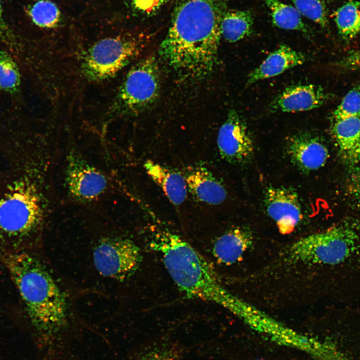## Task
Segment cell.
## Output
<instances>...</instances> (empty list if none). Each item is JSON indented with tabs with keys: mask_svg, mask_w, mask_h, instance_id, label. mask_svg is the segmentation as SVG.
I'll list each match as a JSON object with an SVG mask.
<instances>
[{
	"mask_svg": "<svg viewBox=\"0 0 360 360\" xmlns=\"http://www.w3.org/2000/svg\"><path fill=\"white\" fill-rule=\"evenodd\" d=\"M224 12L222 0L180 2L160 47L162 58L185 76H208L217 62Z\"/></svg>",
	"mask_w": 360,
	"mask_h": 360,
	"instance_id": "cell-1",
	"label": "cell"
},
{
	"mask_svg": "<svg viewBox=\"0 0 360 360\" xmlns=\"http://www.w3.org/2000/svg\"><path fill=\"white\" fill-rule=\"evenodd\" d=\"M7 269L34 326L53 332L66 322L65 298L44 266L33 254L20 253L0 258Z\"/></svg>",
	"mask_w": 360,
	"mask_h": 360,
	"instance_id": "cell-2",
	"label": "cell"
},
{
	"mask_svg": "<svg viewBox=\"0 0 360 360\" xmlns=\"http://www.w3.org/2000/svg\"><path fill=\"white\" fill-rule=\"evenodd\" d=\"M149 244L160 254L170 276L187 298L228 309L235 295L222 286L212 265L190 244L176 234L162 231Z\"/></svg>",
	"mask_w": 360,
	"mask_h": 360,
	"instance_id": "cell-3",
	"label": "cell"
},
{
	"mask_svg": "<svg viewBox=\"0 0 360 360\" xmlns=\"http://www.w3.org/2000/svg\"><path fill=\"white\" fill-rule=\"evenodd\" d=\"M0 200V258L32 253L42 219L40 199L34 188L15 184Z\"/></svg>",
	"mask_w": 360,
	"mask_h": 360,
	"instance_id": "cell-4",
	"label": "cell"
},
{
	"mask_svg": "<svg viewBox=\"0 0 360 360\" xmlns=\"http://www.w3.org/2000/svg\"><path fill=\"white\" fill-rule=\"evenodd\" d=\"M358 238L353 229L336 226L293 242L283 252L284 260L291 264H336L354 251Z\"/></svg>",
	"mask_w": 360,
	"mask_h": 360,
	"instance_id": "cell-5",
	"label": "cell"
},
{
	"mask_svg": "<svg viewBox=\"0 0 360 360\" xmlns=\"http://www.w3.org/2000/svg\"><path fill=\"white\" fill-rule=\"evenodd\" d=\"M160 92V73L154 56L138 61L121 84L112 106L116 114H136L150 107Z\"/></svg>",
	"mask_w": 360,
	"mask_h": 360,
	"instance_id": "cell-6",
	"label": "cell"
},
{
	"mask_svg": "<svg viewBox=\"0 0 360 360\" xmlns=\"http://www.w3.org/2000/svg\"><path fill=\"white\" fill-rule=\"evenodd\" d=\"M141 40L118 36L97 42L82 60L81 69L84 78L100 82L115 76L140 54L144 48Z\"/></svg>",
	"mask_w": 360,
	"mask_h": 360,
	"instance_id": "cell-7",
	"label": "cell"
},
{
	"mask_svg": "<svg viewBox=\"0 0 360 360\" xmlns=\"http://www.w3.org/2000/svg\"><path fill=\"white\" fill-rule=\"evenodd\" d=\"M93 258L100 274L116 280L132 276L142 260L139 248L132 241L120 238L102 240L94 250Z\"/></svg>",
	"mask_w": 360,
	"mask_h": 360,
	"instance_id": "cell-8",
	"label": "cell"
},
{
	"mask_svg": "<svg viewBox=\"0 0 360 360\" xmlns=\"http://www.w3.org/2000/svg\"><path fill=\"white\" fill-rule=\"evenodd\" d=\"M217 145L221 156L230 163L244 164L252 158V140L244 120L234 110L229 111L219 129Z\"/></svg>",
	"mask_w": 360,
	"mask_h": 360,
	"instance_id": "cell-9",
	"label": "cell"
},
{
	"mask_svg": "<svg viewBox=\"0 0 360 360\" xmlns=\"http://www.w3.org/2000/svg\"><path fill=\"white\" fill-rule=\"evenodd\" d=\"M66 182L70 195L77 200L86 202L101 195L108 184L102 172L75 152H71L68 156Z\"/></svg>",
	"mask_w": 360,
	"mask_h": 360,
	"instance_id": "cell-10",
	"label": "cell"
},
{
	"mask_svg": "<svg viewBox=\"0 0 360 360\" xmlns=\"http://www.w3.org/2000/svg\"><path fill=\"white\" fill-rule=\"evenodd\" d=\"M264 204L269 216L282 234L292 232L302 220L296 193L284 187L270 186L264 192Z\"/></svg>",
	"mask_w": 360,
	"mask_h": 360,
	"instance_id": "cell-11",
	"label": "cell"
},
{
	"mask_svg": "<svg viewBox=\"0 0 360 360\" xmlns=\"http://www.w3.org/2000/svg\"><path fill=\"white\" fill-rule=\"evenodd\" d=\"M287 152L292 164L304 172L321 168L328 157L326 146L308 132L292 136L288 142Z\"/></svg>",
	"mask_w": 360,
	"mask_h": 360,
	"instance_id": "cell-12",
	"label": "cell"
},
{
	"mask_svg": "<svg viewBox=\"0 0 360 360\" xmlns=\"http://www.w3.org/2000/svg\"><path fill=\"white\" fill-rule=\"evenodd\" d=\"M329 98L320 86L314 84L294 85L288 87L270 105L272 110L284 112L308 110L320 107Z\"/></svg>",
	"mask_w": 360,
	"mask_h": 360,
	"instance_id": "cell-13",
	"label": "cell"
},
{
	"mask_svg": "<svg viewBox=\"0 0 360 360\" xmlns=\"http://www.w3.org/2000/svg\"><path fill=\"white\" fill-rule=\"evenodd\" d=\"M182 174L188 191L199 202L216 205L226 200L227 193L224 186L206 168L188 166Z\"/></svg>",
	"mask_w": 360,
	"mask_h": 360,
	"instance_id": "cell-14",
	"label": "cell"
},
{
	"mask_svg": "<svg viewBox=\"0 0 360 360\" xmlns=\"http://www.w3.org/2000/svg\"><path fill=\"white\" fill-rule=\"evenodd\" d=\"M306 56L286 44L280 45L248 76L247 85L278 76L286 70L302 64Z\"/></svg>",
	"mask_w": 360,
	"mask_h": 360,
	"instance_id": "cell-15",
	"label": "cell"
},
{
	"mask_svg": "<svg viewBox=\"0 0 360 360\" xmlns=\"http://www.w3.org/2000/svg\"><path fill=\"white\" fill-rule=\"evenodd\" d=\"M253 242L252 234L248 228H236L217 239L213 247L212 253L220 262L232 264L240 260L252 246Z\"/></svg>",
	"mask_w": 360,
	"mask_h": 360,
	"instance_id": "cell-16",
	"label": "cell"
},
{
	"mask_svg": "<svg viewBox=\"0 0 360 360\" xmlns=\"http://www.w3.org/2000/svg\"><path fill=\"white\" fill-rule=\"evenodd\" d=\"M144 168L172 204L178 206L184 202L188 187L182 174L150 160L144 162Z\"/></svg>",
	"mask_w": 360,
	"mask_h": 360,
	"instance_id": "cell-17",
	"label": "cell"
},
{
	"mask_svg": "<svg viewBox=\"0 0 360 360\" xmlns=\"http://www.w3.org/2000/svg\"><path fill=\"white\" fill-rule=\"evenodd\" d=\"M332 132L340 156L350 164L360 162V117L334 120Z\"/></svg>",
	"mask_w": 360,
	"mask_h": 360,
	"instance_id": "cell-18",
	"label": "cell"
},
{
	"mask_svg": "<svg viewBox=\"0 0 360 360\" xmlns=\"http://www.w3.org/2000/svg\"><path fill=\"white\" fill-rule=\"evenodd\" d=\"M253 24V16L250 11L228 10L222 17L221 36L230 42L238 41L252 34Z\"/></svg>",
	"mask_w": 360,
	"mask_h": 360,
	"instance_id": "cell-19",
	"label": "cell"
},
{
	"mask_svg": "<svg viewBox=\"0 0 360 360\" xmlns=\"http://www.w3.org/2000/svg\"><path fill=\"white\" fill-rule=\"evenodd\" d=\"M270 10L273 24L284 30L300 32L308 36V26L304 22L302 16L294 6L279 0H262Z\"/></svg>",
	"mask_w": 360,
	"mask_h": 360,
	"instance_id": "cell-20",
	"label": "cell"
},
{
	"mask_svg": "<svg viewBox=\"0 0 360 360\" xmlns=\"http://www.w3.org/2000/svg\"><path fill=\"white\" fill-rule=\"evenodd\" d=\"M334 20L340 35L350 40L360 32V1L350 0L339 8Z\"/></svg>",
	"mask_w": 360,
	"mask_h": 360,
	"instance_id": "cell-21",
	"label": "cell"
},
{
	"mask_svg": "<svg viewBox=\"0 0 360 360\" xmlns=\"http://www.w3.org/2000/svg\"><path fill=\"white\" fill-rule=\"evenodd\" d=\"M20 76L18 68L11 56L0 50V89L10 94L20 90Z\"/></svg>",
	"mask_w": 360,
	"mask_h": 360,
	"instance_id": "cell-22",
	"label": "cell"
},
{
	"mask_svg": "<svg viewBox=\"0 0 360 360\" xmlns=\"http://www.w3.org/2000/svg\"><path fill=\"white\" fill-rule=\"evenodd\" d=\"M33 22L42 28H52L58 22L60 10L50 1L40 0L36 2L30 10Z\"/></svg>",
	"mask_w": 360,
	"mask_h": 360,
	"instance_id": "cell-23",
	"label": "cell"
},
{
	"mask_svg": "<svg viewBox=\"0 0 360 360\" xmlns=\"http://www.w3.org/2000/svg\"><path fill=\"white\" fill-rule=\"evenodd\" d=\"M302 16L326 27L328 24L327 10L324 0H290Z\"/></svg>",
	"mask_w": 360,
	"mask_h": 360,
	"instance_id": "cell-24",
	"label": "cell"
},
{
	"mask_svg": "<svg viewBox=\"0 0 360 360\" xmlns=\"http://www.w3.org/2000/svg\"><path fill=\"white\" fill-rule=\"evenodd\" d=\"M352 117H360V90L357 88L346 94L332 114L333 121Z\"/></svg>",
	"mask_w": 360,
	"mask_h": 360,
	"instance_id": "cell-25",
	"label": "cell"
},
{
	"mask_svg": "<svg viewBox=\"0 0 360 360\" xmlns=\"http://www.w3.org/2000/svg\"><path fill=\"white\" fill-rule=\"evenodd\" d=\"M132 8L144 16L156 14L166 0H128Z\"/></svg>",
	"mask_w": 360,
	"mask_h": 360,
	"instance_id": "cell-26",
	"label": "cell"
},
{
	"mask_svg": "<svg viewBox=\"0 0 360 360\" xmlns=\"http://www.w3.org/2000/svg\"><path fill=\"white\" fill-rule=\"evenodd\" d=\"M177 354L170 348H156L150 351L139 360H177Z\"/></svg>",
	"mask_w": 360,
	"mask_h": 360,
	"instance_id": "cell-27",
	"label": "cell"
},
{
	"mask_svg": "<svg viewBox=\"0 0 360 360\" xmlns=\"http://www.w3.org/2000/svg\"><path fill=\"white\" fill-rule=\"evenodd\" d=\"M0 39L10 48L16 46V41L15 36L4 18L1 0H0Z\"/></svg>",
	"mask_w": 360,
	"mask_h": 360,
	"instance_id": "cell-28",
	"label": "cell"
},
{
	"mask_svg": "<svg viewBox=\"0 0 360 360\" xmlns=\"http://www.w3.org/2000/svg\"><path fill=\"white\" fill-rule=\"evenodd\" d=\"M340 65L347 70H360V50L348 53L340 60Z\"/></svg>",
	"mask_w": 360,
	"mask_h": 360,
	"instance_id": "cell-29",
	"label": "cell"
},
{
	"mask_svg": "<svg viewBox=\"0 0 360 360\" xmlns=\"http://www.w3.org/2000/svg\"><path fill=\"white\" fill-rule=\"evenodd\" d=\"M184 0H180V2L184 1Z\"/></svg>",
	"mask_w": 360,
	"mask_h": 360,
	"instance_id": "cell-30",
	"label": "cell"
},
{
	"mask_svg": "<svg viewBox=\"0 0 360 360\" xmlns=\"http://www.w3.org/2000/svg\"><path fill=\"white\" fill-rule=\"evenodd\" d=\"M262 360V359H260V360Z\"/></svg>",
	"mask_w": 360,
	"mask_h": 360,
	"instance_id": "cell-31",
	"label": "cell"
},
{
	"mask_svg": "<svg viewBox=\"0 0 360 360\" xmlns=\"http://www.w3.org/2000/svg\"></svg>",
	"mask_w": 360,
	"mask_h": 360,
	"instance_id": "cell-32",
	"label": "cell"
}]
</instances>
